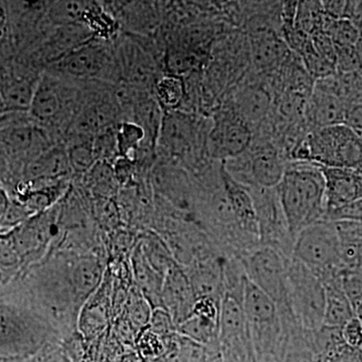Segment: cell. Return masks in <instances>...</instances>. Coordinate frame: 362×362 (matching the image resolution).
<instances>
[{"label":"cell","instance_id":"24","mask_svg":"<svg viewBox=\"0 0 362 362\" xmlns=\"http://www.w3.org/2000/svg\"><path fill=\"white\" fill-rule=\"evenodd\" d=\"M153 89L156 90V98L161 108L173 110L177 108L185 99V81L180 76L173 74L162 76L157 78Z\"/></svg>","mask_w":362,"mask_h":362},{"label":"cell","instance_id":"41","mask_svg":"<svg viewBox=\"0 0 362 362\" xmlns=\"http://www.w3.org/2000/svg\"><path fill=\"white\" fill-rule=\"evenodd\" d=\"M354 49H356L357 58H358L359 63H361L362 66V30H361V35H359L356 44L354 45Z\"/></svg>","mask_w":362,"mask_h":362},{"label":"cell","instance_id":"19","mask_svg":"<svg viewBox=\"0 0 362 362\" xmlns=\"http://www.w3.org/2000/svg\"><path fill=\"white\" fill-rule=\"evenodd\" d=\"M103 277V269L96 258L83 257L71 266L69 284L76 301H85L94 293Z\"/></svg>","mask_w":362,"mask_h":362},{"label":"cell","instance_id":"18","mask_svg":"<svg viewBox=\"0 0 362 362\" xmlns=\"http://www.w3.org/2000/svg\"><path fill=\"white\" fill-rule=\"evenodd\" d=\"M71 169L68 152L64 146L56 145L28 164L26 175L33 180L56 181L66 180Z\"/></svg>","mask_w":362,"mask_h":362},{"label":"cell","instance_id":"17","mask_svg":"<svg viewBox=\"0 0 362 362\" xmlns=\"http://www.w3.org/2000/svg\"><path fill=\"white\" fill-rule=\"evenodd\" d=\"M347 106L341 98L314 87L308 105V116L314 130L342 125Z\"/></svg>","mask_w":362,"mask_h":362},{"label":"cell","instance_id":"6","mask_svg":"<svg viewBox=\"0 0 362 362\" xmlns=\"http://www.w3.org/2000/svg\"><path fill=\"white\" fill-rule=\"evenodd\" d=\"M288 304L298 325L314 332L323 325L326 296L322 281L297 259L287 266Z\"/></svg>","mask_w":362,"mask_h":362},{"label":"cell","instance_id":"27","mask_svg":"<svg viewBox=\"0 0 362 362\" xmlns=\"http://www.w3.org/2000/svg\"><path fill=\"white\" fill-rule=\"evenodd\" d=\"M68 143L66 152L71 173L86 175L97 162L93 150V139H75Z\"/></svg>","mask_w":362,"mask_h":362},{"label":"cell","instance_id":"46","mask_svg":"<svg viewBox=\"0 0 362 362\" xmlns=\"http://www.w3.org/2000/svg\"><path fill=\"white\" fill-rule=\"evenodd\" d=\"M362 138V137H361Z\"/></svg>","mask_w":362,"mask_h":362},{"label":"cell","instance_id":"36","mask_svg":"<svg viewBox=\"0 0 362 362\" xmlns=\"http://www.w3.org/2000/svg\"><path fill=\"white\" fill-rule=\"evenodd\" d=\"M343 125L362 137V100L349 104Z\"/></svg>","mask_w":362,"mask_h":362},{"label":"cell","instance_id":"26","mask_svg":"<svg viewBox=\"0 0 362 362\" xmlns=\"http://www.w3.org/2000/svg\"><path fill=\"white\" fill-rule=\"evenodd\" d=\"M322 33L332 40L335 47H354L361 35V30L346 18L334 20L326 16Z\"/></svg>","mask_w":362,"mask_h":362},{"label":"cell","instance_id":"37","mask_svg":"<svg viewBox=\"0 0 362 362\" xmlns=\"http://www.w3.org/2000/svg\"><path fill=\"white\" fill-rule=\"evenodd\" d=\"M341 240L362 239V220L361 221H337L334 223Z\"/></svg>","mask_w":362,"mask_h":362},{"label":"cell","instance_id":"14","mask_svg":"<svg viewBox=\"0 0 362 362\" xmlns=\"http://www.w3.org/2000/svg\"><path fill=\"white\" fill-rule=\"evenodd\" d=\"M221 181L233 218L243 232L259 242L256 209L249 188L233 180L226 168L221 169Z\"/></svg>","mask_w":362,"mask_h":362},{"label":"cell","instance_id":"34","mask_svg":"<svg viewBox=\"0 0 362 362\" xmlns=\"http://www.w3.org/2000/svg\"><path fill=\"white\" fill-rule=\"evenodd\" d=\"M342 288L354 311L362 303V278L356 274L343 272Z\"/></svg>","mask_w":362,"mask_h":362},{"label":"cell","instance_id":"28","mask_svg":"<svg viewBox=\"0 0 362 362\" xmlns=\"http://www.w3.org/2000/svg\"><path fill=\"white\" fill-rule=\"evenodd\" d=\"M25 335L23 324L13 311L0 307V349L18 344Z\"/></svg>","mask_w":362,"mask_h":362},{"label":"cell","instance_id":"21","mask_svg":"<svg viewBox=\"0 0 362 362\" xmlns=\"http://www.w3.org/2000/svg\"><path fill=\"white\" fill-rule=\"evenodd\" d=\"M177 333L204 346L216 345L218 344V320L192 313L177 326Z\"/></svg>","mask_w":362,"mask_h":362},{"label":"cell","instance_id":"9","mask_svg":"<svg viewBox=\"0 0 362 362\" xmlns=\"http://www.w3.org/2000/svg\"><path fill=\"white\" fill-rule=\"evenodd\" d=\"M289 259L277 250L264 246L257 247L244 259L247 278L275 302L280 313H291L288 304Z\"/></svg>","mask_w":362,"mask_h":362},{"label":"cell","instance_id":"29","mask_svg":"<svg viewBox=\"0 0 362 362\" xmlns=\"http://www.w3.org/2000/svg\"><path fill=\"white\" fill-rule=\"evenodd\" d=\"M117 127L118 124L102 131L93 138V150L97 161L112 164V162L116 161L120 157L117 141Z\"/></svg>","mask_w":362,"mask_h":362},{"label":"cell","instance_id":"20","mask_svg":"<svg viewBox=\"0 0 362 362\" xmlns=\"http://www.w3.org/2000/svg\"><path fill=\"white\" fill-rule=\"evenodd\" d=\"M39 80L40 78L37 80L28 78H13L0 85L7 111L23 112V113L25 111L28 112Z\"/></svg>","mask_w":362,"mask_h":362},{"label":"cell","instance_id":"32","mask_svg":"<svg viewBox=\"0 0 362 362\" xmlns=\"http://www.w3.org/2000/svg\"><path fill=\"white\" fill-rule=\"evenodd\" d=\"M324 220L332 221V223L361 221L362 220V199H356L345 206L327 211Z\"/></svg>","mask_w":362,"mask_h":362},{"label":"cell","instance_id":"44","mask_svg":"<svg viewBox=\"0 0 362 362\" xmlns=\"http://www.w3.org/2000/svg\"><path fill=\"white\" fill-rule=\"evenodd\" d=\"M349 273L356 274V275L362 278V261L356 263V266H354V268H352L351 270L349 272Z\"/></svg>","mask_w":362,"mask_h":362},{"label":"cell","instance_id":"35","mask_svg":"<svg viewBox=\"0 0 362 362\" xmlns=\"http://www.w3.org/2000/svg\"><path fill=\"white\" fill-rule=\"evenodd\" d=\"M343 341L350 347L362 349V321L356 315L341 328Z\"/></svg>","mask_w":362,"mask_h":362},{"label":"cell","instance_id":"39","mask_svg":"<svg viewBox=\"0 0 362 362\" xmlns=\"http://www.w3.org/2000/svg\"><path fill=\"white\" fill-rule=\"evenodd\" d=\"M322 4L326 16L334 20L344 18L347 1H324Z\"/></svg>","mask_w":362,"mask_h":362},{"label":"cell","instance_id":"10","mask_svg":"<svg viewBox=\"0 0 362 362\" xmlns=\"http://www.w3.org/2000/svg\"><path fill=\"white\" fill-rule=\"evenodd\" d=\"M218 349L223 362H257L246 314L240 305H223L218 318Z\"/></svg>","mask_w":362,"mask_h":362},{"label":"cell","instance_id":"40","mask_svg":"<svg viewBox=\"0 0 362 362\" xmlns=\"http://www.w3.org/2000/svg\"><path fill=\"white\" fill-rule=\"evenodd\" d=\"M16 261V244H11L8 240H0V262L4 265H11Z\"/></svg>","mask_w":362,"mask_h":362},{"label":"cell","instance_id":"43","mask_svg":"<svg viewBox=\"0 0 362 362\" xmlns=\"http://www.w3.org/2000/svg\"><path fill=\"white\" fill-rule=\"evenodd\" d=\"M6 158L7 157L4 156V152L0 150V177H1L4 171H6Z\"/></svg>","mask_w":362,"mask_h":362},{"label":"cell","instance_id":"22","mask_svg":"<svg viewBox=\"0 0 362 362\" xmlns=\"http://www.w3.org/2000/svg\"><path fill=\"white\" fill-rule=\"evenodd\" d=\"M49 6V20L54 26L83 23L88 18L95 4L87 1H56Z\"/></svg>","mask_w":362,"mask_h":362},{"label":"cell","instance_id":"8","mask_svg":"<svg viewBox=\"0 0 362 362\" xmlns=\"http://www.w3.org/2000/svg\"><path fill=\"white\" fill-rule=\"evenodd\" d=\"M54 73L66 78L120 81L115 51L102 40L92 39L54 64Z\"/></svg>","mask_w":362,"mask_h":362},{"label":"cell","instance_id":"3","mask_svg":"<svg viewBox=\"0 0 362 362\" xmlns=\"http://www.w3.org/2000/svg\"><path fill=\"white\" fill-rule=\"evenodd\" d=\"M80 93L69 78L58 74H44L35 88L28 115L51 134H56V131L66 134L80 106Z\"/></svg>","mask_w":362,"mask_h":362},{"label":"cell","instance_id":"13","mask_svg":"<svg viewBox=\"0 0 362 362\" xmlns=\"http://www.w3.org/2000/svg\"><path fill=\"white\" fill-rule=\"evenodd\" d=\"M162 306L180 325L194 312L197 296L185 269L176 263L164 277L161 291Z\"/></svg>","mask_w":362,"mask_h":362},{"label":"cell","instance_id":"38","mask_svg":"<svg viewBox=\"0 0 362 362\" xmlns=\"http://www.w3.org/2000/svg\"><path fill=\"white\" fill-rule=\"evenodd\" d=\"M258 59L263 64L271 63L273 59L277 58L279 52H280V45L275 40L265 39L262 40L259 44Z\"/></svg>","mask_w":362,"mask_h":362},{"label":"cell","instance_id":"42","mask_svg":"<svg viewBox=\"0 0 362 362\" xmlns=\"http://www.w3.org/2000/svg\"><path fill=\"white\" fill-rule=\"evenodd\" d=\"M8 113L6 108V101H4V95H2L1 90H0V118Z\"/></svg>","mask_w":362,"mask_h":362},{"label":"cell","instance_id":"11","mask_svg":"<svg viewBox=\"0 0 362 362\" xmlns=\"http://www.w3.org/2000/svg\"><path fill=\"white\" fill-rule=\"evenodd\" d=\"M115 54L119 76L124 84L146 90L150 83L153 82V59L136 39L124 37Z\"/></svg>","mask_w":362,"mask_h":362},{"label":"cell","instance_id":"1","mask_svg":"<svg viewBox=\"0 0 362 362\" xmlns=\"http://www.w3.org/2000/svg\"><path fill=\"white\" fill-rule=\"evenodd\" d=\"M276 190L288 230L294 240L305 228L325 218V180L316 164L298 162L286 168Z\"/></svg>","mask_w":362,"mask_h":362},{"label":"cell","instance_id":"30","mask_svg":"<svg viewBox=\"0 0 362 362\" xmlns=\"http://www.w3.org/2000/svg\"><path fill=\"white\" fill-rule=\"evenodd\" d=\"M317 362H362V349H354L341 342L321 354Z\"/></svg>","mask_w":362,"mask_h":362},{"label":"cell","instance_id":"45","mask_svg":"<svg viewBox=\"0 0 362 362\" xmlns=\"http://www.w3.org/2000/svg\"><path fill=\"white\" fill-rule=\"evenodd\" d=\"M257 362H279L277 359L274 358H261L258 359V361Z\"/></svg>","mask_w":362,"mask_h":362},{"label":"cell","instance_id":"23","mask_svg":"<svg viewBox=\"0 0 362 362\" xmlns=\"http://www.w3.org/2000/svg\"><path fill=\"white\" fill-rule=\"evenodd\" d=\"M85 180L90 192L101 199H110L115 194L119 183L113 165L104 161H97L86 173Z\"/></svg>","mask_w":362,"mask_h":362},{"label":"cell","instance_id":"5","mask_svg":"<svg viewBox=\"0 0 362 362\" xmlns=\"http://www.w3.org/2000/svg\"><path fill=\"white\" fill-rule=\"evenodd\" d=\"M341 249V239L334 223L322 220L298 233L291 258L322 279L330 274L343 273Z\"/></svg>","mask_w":362,"mask_h":362},{"label":"cell","instance_id":"16","mask_svg":"<svg viewBox=\"0 0 362 362\" xmlns=\"http://www.w3.org/2000/svg\"><path fill=\"white\" fill-rule=\"evenodd\" d=\"M320 280L322 281L326 296L323 325L342 328L356 316L354 307L343 291L342 273L330 274Z\"/></svg>","mask_w":362,"mask_h":362},{"label":"cell","instance_id":"33","mask_svg":"<svg viewBox=\"0 0 362 362\" xmlns=\"http://www.w3.org/2000/svg\"><path fill=\"white\" fill-rule=\"evenodd\" d=\"M337 74H349L362 68L354 47H335Z\"/></svg>","mask_w":362,"mask_h":362},{"label":"cell","instance_id":"15","mask_svg":"<svg viewBox=\"0 0 362 362\" xmlns=\"http://www.w3.org/2000/svg\"><path fill=\"white\" fill-rule=\"evenodd\" d=\"M286 168L278 152L271 147L258 149L242 175L233 178L247 187L272 189L282 180Z\"/></svg>","mask_w":362,"mask_h":362},{"label":"cell","instance_id":"2","mask_svg":"<svg viewBox=\"0 0 362 362\" xmlns=\"http://www.w3.org/2000/svg\"><path fill=\"white\" fill-rule=\"evenodd\" d=\"M294 152L298 161L325 168L362 169V138L343 124L314 130Z\"/></svg>","mask_w":362,"mask_h":362},{"label":"cell","instance_id":"4","mask_svg":"<svg viewBox=\"0 0 362 362\" xmlns=\"http://www.w3.org/2000/svg\"><path fill=\"white\" fill-rule=\"evenodd\" d=\"M242 305L257 357L279 361L287 342V332L277 305L250 280L245 286Z\"/></svg>","mask_w":362,"mask_h":362},{"label":"cell","instance_id":"7","mask_svg":"<svg viewBox=\"0 0 362 362\" xmlns=\"http://www.w3.org/2000/svg\"><path fill=\"white\" fill-rule=\"evenodd\" d=\"M23 112H8L0 118V150L7 158L21 159L28 164L56 146L51 133Z\"/></svg>","mask_w":362,"mask_h":362},{"label":"cell","instance_id":"12","mask_svg":"<svg viewBox=\"0 0 362 362\" xmlns=\"http://www.w3.org/2000/svg\"><path fill=\"white\" fill-rule=\"evenodd\" d=\"M251 140L250 126L239 114H223L211 131V153L218 158H235L246 151Z\"/></svg>","mask_w":362,"mask_h":362},{"label":"cell","instance_id":"25","mask_svg":"<svg viewBox=\"0 0 362 362\" xmlns=\"http://www.w3.org/2000/svg\"><path fill=\"white\" fill-rule=\"evenodd\" d=\"M270 99L262 89H247L238 99L239 115L249 125L250 122H258L268 110ZM250 126V125H249Z\"/></svg>","mask_w":362,"mask_h":362},{"label":"cell","instance_id":"31","mask_svg":"<svg viewBox=\"0 0 362 362\" xmlns=\"http://www.w3.org/2000/svg\"><path fill=\"white\" fill-rule=\"evenodd\" d=\"M149 323L151 327L150 330L159 337H168L177 333V325L164 308L154 309Z\"/></svg>","mask_w":362,"mask_h":362}]
</instances>
